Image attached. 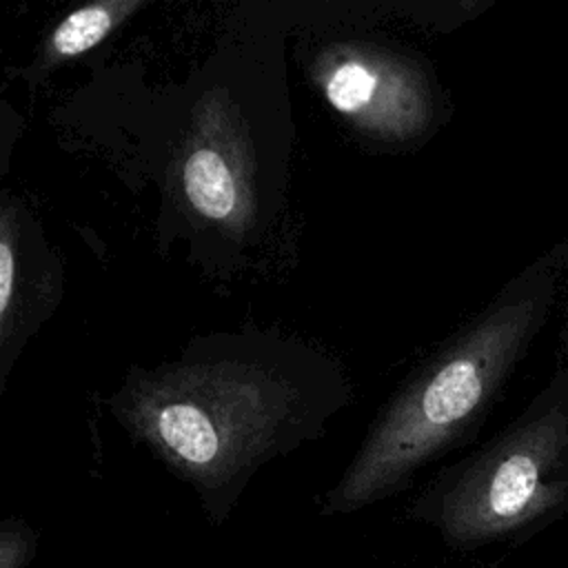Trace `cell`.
<instances>
[{"mask_svg": "<svg viewBox=\"0 0 568 568\" xmlns=\"http://www.w3.org/2000/svg\"><path fill=\"white\" fill-rule=\"evenodd\" d=\"M342 393L337 373L304 346L224 335L133 373L111 410L222 524L266 462L320 433Z\"/></svg>", "mask_w": 568, "mask_h": 568, "instance_id": "cell-1", "label": "cell"}, {"mask_svg": "<svg viewBox=\"0 0 568 568\" xmlns=\"http://www.w3.org/2000/svg\"><path fill=\"white\" fill-rule=\"evenodd\" d=\"M541 313L535 295L504 297L464 328L379 410L339 479L317 501L322 517L359 513L404 493L488 408Z\"/></svg>", "mask_w": 568, "mask_h": 568, "instance_id": "cell-2", "label": "cell"}, {"mask_svg": "<svg viewBox=\"0 0 568 568\" xmlns=\"http://www.w3.org/2000/svg\"><path fill=\"white\" fill-rule=\"evenodd\" d=\"M568 504V417L552 408L442 470L406 508L459 552L521 537Z\"/></svg>", "mask_w": 568, "mask_h": 568, "instance_id": "cell-3", "label": "cell"}, {"mask_svg": "<svg viewBox=\"0 0 568 568\" xmlns=\"http://www.w3.org/2000/svg\"><path fill=\"white\" fill-rule=\"evenodd\" d=\"M328 104L362 133L384 142H415L435 120V93L424 67L375 42L324 47L311 69Z\"/></svg>", "mask_w": 568, "mask_h": 568, "instance_id": "cell-4", "label": "cell"}, {"mask_svg": "<svg viewBox=\"0 0 568 568\" xmlns=\"http://www.w3.org/2000/svg\"><path fill=\"white\" fill-rule=\"evenodd\" d=\"M180 178L197 215L231 231L246 229L255 211L248 146L231 113L215 100L197 109Z\"/></svg>", "mask_w": 568, "mask_h": 568, "instance_id": "cell-5", "label": "cell"}, {"mask_svg": "<svg viewBox=\"0 0 568 568\" xmlns=\"http://www.w3.org/2000/svg\"><path fill=\"white\" fill-rule=\"evenodd\" d=\"M60 268L36 233L22 202L9 193L0 209V355L2 382L22 342L55 306Z\"/></svg>", "mask_w": 568, "mask_h": 568, "instance_id": "cell-6", "label": "cell"}, {"mask_svg": "<svg viewBox=\"0 0 568 568\" xmlns=\"http://www.w3.org/2000/svg\"><path fill=\"white\" fill-rule=\"evenodd\" d=\"M142 7L144 2L140 0H100L67 13L42 44L40 69L47 71L64 60L87 53Z\"/></svg>", "mask_w": 568, "mask_h": 568, "instance_id": "cell-7", "label": "cell"}, {"mask_svg": "<svg viewBox=\"0 0 568 568\" xmlns=\"http://www.w3.org/2000/svg\"><path fill=\"white\" fill-rule=\"evenodd\" d=\"M38 550L36 530L22 519L0 524V568H27Z\"/></svg>", "mask_w": 568, "mask_h": 568, "instance_id": "cell-8", "label": "cell"}]
</instances>
